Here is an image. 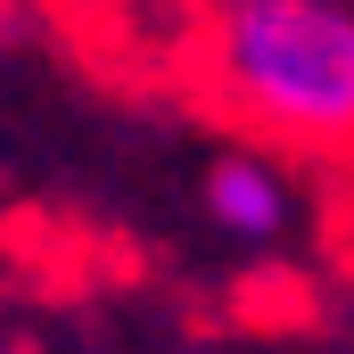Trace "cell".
Instances as JSON below:
<instances>
[{"instance_id": "1", "label": "cell", "mask_w": 354, "mask_h": 354, "mask_svg": "<svg viewBox=\"0 0 354 354\" xmlns=\"http://www.w3.org/2000/svg\"><path fill=\"white\" fill-rule=\"evenodd\" d=\"M214 66L272 132L338 140L354 132V0H223Z\"/></svg>"}, {"instance_id": "2", "label": "cell", "mask_w": 354, "mask_h": 354, "mask_svg": "<svg viewBox=\"0 0 354 354\" xmlns=\"http://www.w3.org/2000/svg\"><path fill=\"white\" fill-rule=\"evenodd\" d=\"M206 214L231 239H280L288 231V181L272 174L264 157H223L206 174Z\"/></svg>"}]
</instances>
